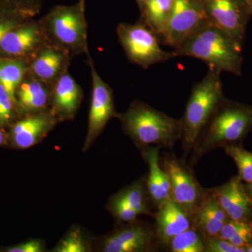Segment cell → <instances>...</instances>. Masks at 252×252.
Masks as SVG:
<instances>
[{
    "label": "cell",
    "instance_id": "obj_1",
    "mask_svg": "<svg viewBox=\"0 0 252 252\" xmlns=\"http://www.w3.org/2000/svg\"><path fill=\"white\" fill-rule=\"evenodd\" d=\"M252 130V105L225 97L219 104L192 150L191 165L217 148L240 144Z\"/></svg>",
    "mask_w": 252,
    "mask_h": 252
},
{
    "label": "cell",
    "instance_id": "obj_2",
    "mask_svg": "<svg viewBox=\"0 0 252 252\" xmlns=\"http://www.w3.org/2000/svg\"><path fill=\"white\" fill-rule=\"evenodd\" d=\"M243 46L223 30L209 24L189 36L175 51L178 57L195 58L220 72L241 76Z\"/></svg>",
    "mask_w": 252,
    "mask_h": 252
},
{
    "label": "cell",
    "instance_id": "obj_3",
    "mask_svg": "<svg viewBox=\"0 0 252 252\" xmlns=\"http://www.w3.org/2000/svg\"><path fill=\"white\" fill-rule=\"evenodd\" d=\"M119 117L127 133L142 149H171L182 140V119L169 117L144 102H134Z\"/></svg>",
    "mask_w": 252,
    "mask_h": 252
},
{
    "label": "cell",
    "instance_id": "obj_4",
    "mask_svg": "<svg viewBox=\"0 0 252 252\" xmlns=\"http://www.w3.org/2000/svg\"><path fill=\"white\" fill-rule=\"evenodd\" d=\"M220 72L209 67L208 72L194 85L182 118L181 142L185 156L191 153L204 127L219 104L225 98Z\"/></svg>",
    "mask_w": 252,
    "mask_h": 252
},
{
    "label": "cell",
    "instance_id": "obj_5",
    "mask_svg": "<svg viewBox=\"0 0 252 252\" xmlns=\"http://www.w3.org/2000/svg\"><path fill=\"white\" fill-rule=\"evenodd\" d=\"M117 32L127 57L145 69L178 57L175 51L162 49L157 34L144 23L122 24Z\"/></svg>",
    "mask_w": 252,
    "mask_h": 252
},
{
    "label": "cell",
    "instance_id": "obj_6",
    "mask_svg": "<svg viewBox=\"0 0 252 252\" xmlns=\"http://www.w3.org/2000/svg\"><path fill=\"white\" fill-rule=\"evenodd\" d=\"M159 162L168 177L172 198L191 220L205 196L206 189L200 185L185 160H180L173 154L165 153L162 157L159 156Z\"/></svg>",
    "mask_w": 252,
    "mask_h": 252
},
{
    "label": "cell",
    "instance_id": "obj_7",
    "mask_svg": "<svg viewBox=\"0 0 252 252\" xmlns=\"http://www.w3.org/2000/svg\"><path fill=\"white\" fill-rule=\"evenodd\" d=\"M212 24L201 0H173L171 12L160 41L177 49L200 28Z\"/></svg>",
    "mask_w": 252,
    "mask_h": 252
},
{
    "label": "cell",
    "instance_id": "obj_8",
    "mask_svg": "<svg viewBox=\"0 0 252 252\" xmlns=\"http://www.w3.org/2000/svg\"><path fill=\"white\" fill-rule=\"evenodd\" d=\"M213 25L228 33L243 46L252 13L245 0H201Z\"/></svg>",
    "mask_w": 252,
    "mask_h": 252
},
{
    "label": "cell",
    "instance_id": "obj_9",
    "mask_svg": "<svg viewBox=\"0 0 252 252\" xmlns=\"http://www.w3.org/2000/svg\"><path fill=\"white\" fill-rule=\"evenodd\" d=\"M160 245L155 228L143 223H127L102 239L103 252H150Z\"/></svg>",
    "mask_w": 252,
    "mask_h": 252
},
{
    "label": "cell",
    "instance_id": "obj_10",
    "mask_svg": "<svg viewBox=\"0 0 252 252\" xmlns=\"http://www.w3.org/2000/svg\"><path fill=\"white\" fill-rule=\"evenodd\" d=\"M93 95L90 114H89V130L84 151L89 148L94 140L98 137L109 119L116 115L112 90L102 80L94 68L92 69Z\"/></svg>",
    "mask_w": 252,
    "mask_h": 252
},
{
    "label": "cell",
    "instance_id": "obj_11",
    "mask_svg": "<svg viewBox=\"0 0 252 252\" xmlns=\"http://www.w3.org/2000/svg\"><path fill=\"white\" fill-rule=\"evenodd\" d=\"M210 190L228 218L239 221H252L251 200L245 184L238 175Z\"/></svg>",
    "mask_w": 252,
    "mask_h": 252
},
{
    "label": "cell",
    "instance_id": "obj_12",
    "mask_svg": "<svg viewBox=\"0 0 252 252\" xmlns=\"http://www.w3.org/2000/svg\"><path fill=\"white\" fill-rule=\"evenodd\" d=\"M158 210L155 230L160 245L167 247L176 235L193 225L188 214L172 198L167 200Z\"/></svg>",
    "mask_w": 252,
    "mask_h": 252
},
{
    "label": "cell",
    "instance_id": "obj_13",
    "mask_svg": "<svg viewBox=\"0 0 252 252\" xmlns=\"http://www.w3.org/2000/svg\"><path fill=\"white\" fill-rule=\"evenodd\" d=\"M229 220L210 189L191 217L192 223L205 237L219 236L223 225Z\"/></svg>",
    "mask_w": 252,
    "mask_h": 252
},
{
    "label": "cell",
    "instance_id": "obj_14",
    "mask_svg": "<svg viewBox=\"0 0 252 252\" xmlns=\"http://www.w3.org/2000/svg\"><path fill=\"white\" fill-rule=\"evenodd\" d=\"M159 149L154 147L142 149L144 160L149 166L146 186L151 200L157 208L172 198L168 177L159 162Z\"/></svg>",
    "mask_w": 252,
    "mask_h": 252
},
{
    "label": "cell",
    "instance_id": "obj_15",
    "mask_svg": "<svg viewBox=\"0 0 252 252\" xmlns=\"http://www.w3.org/2000/svg\"><path fill=\"white\" fill-rule=\"evenodd\" d=\"M53 125L52 119L44 114L26 118L13 127V142L18 148H30L37 143Z\"/></svg>",
    "mask_w": 252,
    "mask_h": 252
},
{
    "label": "cell",
    "instance_id": "obj_16",
    "mask_svg": "<svg viewBox=\"0 0 252 252\" xmlns=\"http://www.w3.org/2000/svg\"><path fill=\"white\" fill-rule=\"evenodd\" d=\"M51 28L55 36L66 45L78 44L84 35L82 18L72 9L56 12L51 18Z\"/></svg>",
    "mask_w": 252,
    "mask_h": 252
},
{
    "label": "cell",
    "instance_id": "obj_17",
    "mask_svg": "<svg viewBox=\"0 0 252 252\" xmlns=\"http://www.w3.org/2000/svg\"><path fill=\"white\" fill-rule=\"evenodd\" d=\"M80 98V89L74 79L68 74L60 78L55 90L56 110L64 117H72L79 107Z\"/></svg>",
    "mask_w": 252,
    "mask_h": 252
},
{
    "label": "cell",
    "instance_id": "obj_18",
    "mask_svg": "<svg viewBox=\"0 0 252 252\" xmlns=\"http://www.w3.org/2000/svg\"><path fill=\"white\" fill-rule=\"evenodd\" d=\"M15 29V28H14ZM11 30L3 36L0 49L5 54L20 56L31 51L38 41V32L33 26Z\"/></svg>",
    "mask_w": 252,
    "mask_h": 252
},
{
    "label": "cell",
    "instance_id": "obj_19",
    "mask_svg": "<svg viewBox=\"0 0 252 252\" xmlns=\"http://www.w3.org/2000/svg\"><path fill=\"white\" fill-rule=\"evenodd\" d=\"M173 0H149L142 8L144 24L157 34L160 40L171 12Z\"/></svg>",
    "mask_w": 252,
    "mask_h": 252
},
{
    "label": "cell",
    "instance_id": "obj_20",
    "mask_svg": "<svg viewBox=\"0 0 252 252\" xmlns=\"http://www.w3.org/2000/svg\"><path fill=\"white\" fill-rule=\"evenodd\" d=\"M115 195L124 200L139 215H153L149 207L151 198L146 186V180H140L138 182H134Z\"/></svg>",
    "mask_w": 252,
    "mask_h": 252
},
{
    "label": "cell",
    "instance_id": "obj_21",
    "mask_svg": "<svg viewBox=\"0 0 252 252\" xmlns=\"http://www.w3.org/2000/svg\"><path fill=\"white\" fill-rule=\"evenodd\" d=\"M18 97L21 108L28 112H35L46 105L48 92L38 81H30L20 86Z\"/></svg>",
    "mask_w": 252,
    "mask_h": 252
},
{
    "label": "cell",
    "instance_id": "obj_22",
    "mask_svg": "<svg viewBox=\"0 0 252 252\" xmlns=\"http://www.w3.org/2000/svg\"><path fill=\"white\" fill-rule=\"evenodd\" d=\"M26 72L21 61L12 59H0V84L6 89L10 97L16 102V91Z\"/></svg>",
    "mask_w": 252,
    "mask_h": 252
},
{
    "label": "cell",
    "instance_id": "obj_23",
    "mask_svg": "<svg viewBox=\"0 0 252 252\" xmlns=\"http://www.w3.org/2000/svg\"><path fill=\"white\" fill-rule=\"evenodd\" d=\"M167 248L172 252H205V239L193 225L172 238Z\"/></svg>",
    "mask_w": 252,
    "mask_h": 252
},
{
    "label": "cell",
    "instance_id": "obj_24",
    "mask_svg": "<svg viewBox=\"0 0 252 252\" xmlns=\"http://www.w3.org/2000/svg\"><path fill=\"white\" fill-rule=\"evenodd\" d=\"M220 238L239 248L246 249L252 240V221H239L229 219L222 227Z\"/></svg>",
    "mask_w": 252,
    "mask_h": 252
},
{
    "label": "cell",
    "instance_id": "obj_25",
    "mask_svg": "<svg viewBox=\"0 0 252 252\" xmlns=\"http://www.w3.org/2000/svg\"><path fill=\"white\" fill-rule=\"evenodd\" d=\"M62 62V56L59 52L54 50H46L33 63V72L40 79H53L61 69Z\"/></svg>",
    "mask_w": 252,
    "mask_h": 252
},
{
    "label": "cell",
    "instance_id": "obj_26",
    "mask_svg": "<svg viewBox=\"0 0 252 252\" xmlns=\"http://www.w3.org/2000/svg\"><path fill=\"white\" fill-rule=\"evenodd\" d=\"M225 153L233 159L238 167V177L245 184L252 183V153L241 143L229 144L223 147Z\"/></svg>",
    "mask_w": 252,
    "mask_h": 252
},
{
    "label": "cell",
    "instance_id": "obj_27",
    "mask_svg": "<svg viewBox=\"0 0 252 252\" xmlns=\"http://www.w3.org/2000/svg\"><path fill=\"white\" fill-rule=\"evenodd\" d=\"M56 252H86L89 251V244L79 229H73L61 239L54 249Z\"/></svg>",
    "mask_w": 252,
    "mask_h": 252
},
{
    "label": "cell",
    "instance_id": "obj_28",
    "mask_svg": "<svg viewBox=\"0 0 252 252\" xmlns=\"http://www.w3.org/2000/svg\"><path fill=\"white\" fill-rule=\"evenodd\" d=\"M108 208L119 221L124 223L135 221L139 215L137 212L132 210L122 199L118 198L117 195H114L111 199Z\"/></svg>",
    "mask_w": 252,
    "mask_h": 252
},
{
    "label": "cell",
    "instance_id": "obj_29",
    "mask_svg": "<svg viewBox=\"0 0 252 252\" xmlns=\"http://www.w3.org/2000/svg\"><path fill=\"white\" fill-rule=\"evenodd\" d=\"M204 239L205 252H246V249L235 246L219 236H204Z\"/></svg>",
    "mask_w": 252,
    "mask_h": 252
},
{
    "label": "cell",
    "instance_id": "obj_30",
    "mask_svg": "<svg viewBox=\"0 0 252 252\" xmlns=\"http://www.w3.org/2000/svg\"><path fill=\"white\" fill-rule=\"evenodd\" d=\"M14 103L7 91L0 84V124H6L11 121Z\"/></svg>",
    "mask_w": 252,
    "mask_h": 252
},
{
    "label": "cell",
    "instance_id": "obj_31",
    "mask_svg": "<svg viewBox=\"0 0 252 252\" xmlns=\"http://www.w3.org/2000/svg\"><path fill=\"white\" fill-rule=\"evenodd\" d=\"M45 250L40 240H31L16 246L6 249L8 252H42Z\"/></svg>",
    "mask_w": 252,
    "mask_h": 252
},
{
    "label": "cell",
    "instance_id": "obj_32",
    "mask_svg": "<svg viewBox=\"0 0 252 252\" xmlns=\"http://www.w3.org/2000/svg\"><path fill=\"white\" fill-rule=\"evenodd\" d=\"M21 1L20 0H0V14L6 12V11H14L18 7Z\"/></svg>",
    "mask_w": 252,
    "mask_h": 252
},
{
    "label": "cell",
    "instance_id": "obj_33",
    "mask_svg": "<svg viewBox=\"0 0 252 252\" xmlns=\"http://www.w3.org/2000/svg\"><path fill=\"white\" fill-rule=\"evenodd\" d=\"M17 25L12 21H8V20H0V41L2 39L3 36L6 34L7 32L11 31L16 28Z\"/></svg>",
    "mask_w": 252,
    "mask_h": 252
},
{
    "label": "cell",
    "instance_id": "obj_34",
    "mask_svg": "<svg viewBox=\"0 0 252 252\" xmlns=\"http://www.w3.org/2000/svg\"><path fill=\"white\" fill-rule=\"evenodd\" d=\"M245 188H246L247 192H248L249 197H250V200H251L252 204V183L246 184V185H245Z\"/></svg>",
    "mask_w": 252,
    "mask_h": 252
},
{
    "label": "cell",
    "instance_id": "obj_35",
    "mask_svg": "<svg viewBox=\"0 0 252 252\" xmlns=\"http://www.w3.org/2000/svg\"><path fill=\"white\" fill-rule=\"evenodd\" d=\"M6 143V136H5L4 132L0 128V146L3 145Z\"/></svg>",
    "mask_w": 252,
    "mask_h": 252
},
{
    "label": "cell",
    "instance_id": "obj_36",
    "mask_svg": "<svg viewBox=\"0 0 252 252\" xmlns=\"http://www.w3.org/2000/svg\"><path fill=\"white\" fill-rule=\"evenodd\" d=\"M149 0H137V1H138L139 4H140L141 9H142L143 8V6L144 5L146 4V3Z\"/></svg>",
    "mask_w": 252,
    "mask_h": 252
},
{
    "label": "cell",
    "instance_id": "obj_37",
    "mask_svg": "<svg viewBox=\"0 0 252 252\" xmlns=\"http://www.w3.org/2000/svg\"><path fill=\"white\" fill-rule=\"evenodd\" d=\"M246 2L248 3L249 7H250V10H251L252 13V0H245Z\"/></svg>",
    "mask_w": 252,
    "mask_h": 252
},
{
    "label": "cell",
    "instance_id": "obj_38",
    "mask_svg": "<svg viewBox=\"0 0 252 252\" xmlns=\"http://www.w3.org/2000/svg\"><path fill=\"white\" fill-rule=\"evenodd\" d=\"M247 252H252V240L250 245H248V248H247Z\"/></svg>",
    "mask_w": 252,
    "mask_h": 252
}]
</instances>
